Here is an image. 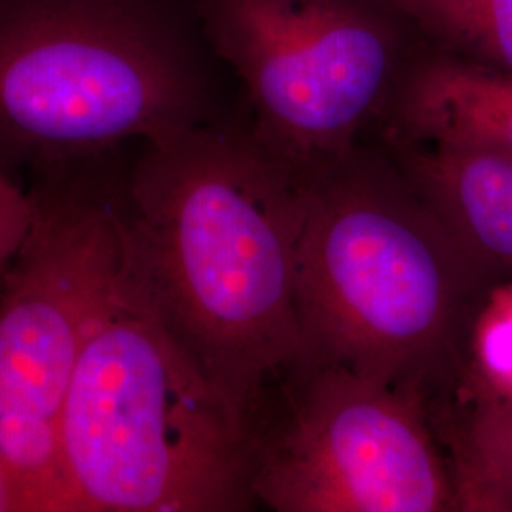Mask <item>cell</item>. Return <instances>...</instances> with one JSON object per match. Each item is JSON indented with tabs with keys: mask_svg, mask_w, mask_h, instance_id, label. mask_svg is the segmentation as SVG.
Returning <instances> with one entry per match:
<instances>
[{
	"mask_svg": "<svg viewBox=\"0 0 512 512\" xmlns=\"http://www.w3.org/2000/svg\"><path fill=\"white\" fill-rule=\"evenodd\" d=\"M300 177L249 116L139 141L116 196L120 296L164 330L245 433L300 355Z\"/></svg>",
	"mask_w": 512,
	"mask_h": 512,
	"instance_id": "cell-1",
	"label": "cell"
},
{
	"mask_svg": "<svg viewBox=\"0 0 512 512\" xmlns=\"http://www.w3.org/2000/svg\"><path fill=\"white\" fill-rule=\"evenodd\" d=\"M298 177L296 361L344 366L435 418L482 366V325L505 277L378 143Z\"/></svg>",
	"mask_w": 512,
	"mask_h": 512,
	"instance_id": "cell-2",
	"label": "cell"
},
{
	"mask_svg": "<svg viewBox=\"0 0 512 512\" xmlns=\"http://www.w3.org/2000/svg\"><path fill=\"white\" fill-rule=\"evenodd\" d=\"M249 116L196 0H0V169Z\"/></svg>",
	"mask_w": 512,
	"mask_h": 512,
	"instance_id": "cell-3",
	"label": "cell"
},
{
	"mask_svg": "<svg viewBox=\"0 0 512 512\" xmlns=\"http://www.w3.org/2000/svg\"><path fill=\"white\" fill-rule=\"evenodd\" d=\"M59 442L71 512L258 509L243 427L120 289L80 349Z\"/></svg>",
	"mask_w": 512,
	"mask_h": 512,
	"instance_id": "cell-4",
	"label": "cell"
},
{
	"mask_svg": "<svg viewBox=\"0 0 512 512\" xmlns=\"http://www.w3.org/2000/svg\"><path fill=\"white\" fill-rule=\"evenodd\" d=\"M131 147L25 175L31 222L0 279V465L19 512H71L59 418L80 349L120 289L116 196Z\"/></svg>",
	"mask_w": 512,
	"mask_h": 512,
	"instance_id": "cell-5",
	"label": "cell"
},
{
	"mask_svg": "<svg viewBox=\"0 0 512 512\" xmlns=\"http://www.w3.org/2000/svg\"><path fill=\"white\" fill-rule=\"evenodd\" d=\"M203 31L236 78L251 129L304 173L380 128L421 48L385 0H196Z\"/></svg>",
	"mask_w": 512,
	"mask_h": 512,
	"instance_id": "cell-6",
	"label": "cell"
},
{
	"mask_svg": "<svg viewBox=\"0 0 512 512\" xmlns=\"http://www.w3.org/2000/svg\"><path fill=\"white\" fill-rule=\"evenodd\" d=\"M245 440L270 511L456 512L429 410L344 366H289L258 395Z\"/></svg>",
	"mask_w": 512,
	"mask_h": 512,
	"instance_id": "cell-7",
	"label": "cell"
},
{
	"mask_svg": "<svg viewBox=\"0 0 512 512\" xmlns=\"http://www.w3.org/2000/svg\"><path fill=\"white\" fill-rule=\"evenodd\" d=\"M378 143L512 154V76L421 48L378 128Z\"/></svg>",
	"mask_w": 512,
	"mask_h": 512,
	"instance_id": "cell-8",
	"label": "cell"
},
{
	"mask_svg": "<svg viewBox=\"0 0 512 512\" xmlns=\"http://www.w3.org/2000/svg\"><path fill=\"white\" fill-rule=\"evenodd\" d=\"M463 245L512 277V154L486 148L378 143Z\"/></svg>",
	"mask_w": 512,
	"mask_h": 512,
	"instance_id": "cell-9",
	"label": "cell"
},
{
	"mask_svg": "<svg viewBox=\"0 0 512 512\" xmlns=\"http://www.w3.org/2000/svg\"><path fill=\"white\" fill-rule=\"evenodd\" d=\"M433 421L450 463L456 511L512 512V389L492 384L480 366Z\"/></svg>",
	"mask_w": 512,
	"mask_h": 512,
	"instance_id": "cell-10",
	"label": "cell"
},
{
	"mask_svg": "<svg viewBox=\"0 0 512 512\" xmlns=\"http://www.w3.org/2000/svg\"><path fill=\"white\" fill-rule=\"evenodd\" d=\"M421 44L512 76V0H385Z\"/></svg>",
	"mask_w": 512,
	"mask_h": 512,
	"instance_id": "cell-11",
	"label": "cell"
},
{
	"mask_svg": "<svg viewBox=\"0 0 512 512\" xmlns=\"http://www.w3.org/2000/svg\"><path fill=\"white\" fill-rule=\"evenodd\" d=\"M31 222V202L25 184L0 169V279L8 270Z\"/></svg>",
	"mask_w": 512,
	"mask_h": 512,
	"instance_id": "cell-12",
	"label": "cell"
},
{
	"mask_svg": "<svg viewBox=\"0 0 512 512\" xmlns=\"http://www.w3.org/2000/svg\"><path fill=\"white\" fill-rule=\"evenodd\" d=\"M0 512H19L18 497L0 465Z\"/></svg>",
	"mask_w": 512,
	"mask_h": 512,
	"instance_id": "cell-13",
	"label": "cell"
}]
</instances>
